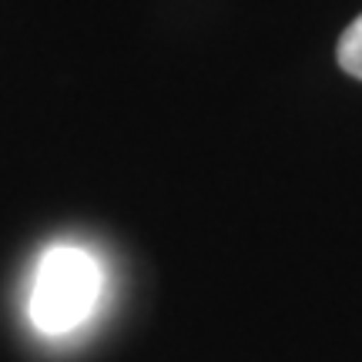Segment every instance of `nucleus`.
<instances>
[{
    "instance_id": "1",
    "label": "nucleus",
    "mask_w": 362,
    "mask_h": 362,
    "mask_svg": "<svg viewBox=\"0 0 362 362\" xmlns=\"http://www.w3.org/2000/svg\"><path fill=\"white\" fill-rule=\"evenodd\" d=\"M104 292L101 259L81 245L57 242L37 262L30 285V322L44 336H67L88 322Z\"/></svg>"
},
{
    "instance_id": "2",
    "label": "nucleus",
    "mask_w": 362,
    "mask_h": 362,
    "mask_svg": "<svg viewBox=\"0 0 362 362\" xmlns=\"http://www.w3.org/2000/svg\"><path fill=\"white\" fill-rule=\"evenodd\" d=\"M336 57H339V67H342L346 74H352V78L362 81V13L346 27V30H342Z\"/></svg>"
}]
</instances>
